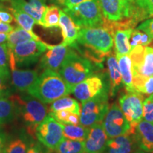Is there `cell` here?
<instances>
[{
	"mask_svg": "<svg viewBox=\"0 0 153 153\" xmlns=\"http://www.w3.org/2000/svg\"><path fill=\"white\" fill-rule=\"evenodd\" d=\"M75 43L84 48V57L102 68L105 58L112 52L114 36L104 26L81 28Z\"/></svg>",
	"mask_w": 153,
	"mask_h": 153,
	"instance_id": "6da1fadb",
	"label": "cell"
},
{
	"mask_svg": "<svg viewBox=\"0 0 153 153\" xmlns=\"http://www.w3.org/2000/svg\"><path fill=\"white\" fill-rule=\"evenodd\" d=\"M26 92L44 104H48L71 94L72 88L64 81L58 72L45 70Z\"/></svg>",
	"mask_w": 153,
	"mask_h": 153,
	"instance_id": "7a4b0ae2",
	"label": "cell"
},
{
	"mask_svg": "<svg viewBox=\"0 0 153 153\" xmlns=\"http://www.w3.org/2000/svg\"><path fill=\"white\" fill-rule=\"evenodd\" d=\"M10 97L16 108V118L22 122L30 136L36 138V128L49 113L47 106L29 94H14Z\"/></svg>",
	"mask_w": 153,
	"mask_h": 153,
	"instance_id": "3957f363",
	"label": "cell"
},
{
	"mask_svg": "<svg viewBox=\"0 0 153 153\" xmlns=\"http://www.w3.org/2000/svg\"><path fill=\"white\" fill-rule=\"evenodd\" d=\"M98 66L70 48L58 73L70 87L84 81L99 70Z\"/></svg>",
	"mask_w": 153,
	"mask_h": 153,
	"instance_id": "277c9868",
	"label": "cell"
},
{
	"mask_svg": "<svg viewBox=\"0 0 153 153\" xmlns=\"http://www.w3.org/2000/svg\"><path fill=\"white\" fill-rule=\"evenodd\" d=\"M63 10L81 28L103 26L106 21L99 0L87 1Z\"/></svg>",
	"mask_w": 153,
	"mask_h": 153,
	"instance_id": "5b68a950",
	"label": "cell"
},
{
	"mask_svg": "<svg viewBox=\"0 0 153 153\" xmlns=\"http://www.w3.org/2000/svg\"><path fill=\"white\" fill-rule=\"evenodd\" d=\"M109 91L99 94L85 102L82 103L80 124L90 128L96 123H102L108 108Z\"/></svg>",
	"mask_w": 153,
	"mask_h": 153,
	"instance_id": "8992f818",
	"label": "cell"
},
{
	"mask_svg": "<svg viewBox=\"0 0 153 153\" xmlns=\"http://www.w3.org/2000/svg\"><path fill=\"white\" fill-rule=\"evenodd\" d=\"M110 91L109 77L106 72L93 74L72 89V93L82 103L99 94Z\"/></svg>",
	"mask_w": 153,
	"mask_h": 153,
	"instance_id": "52a82bcc",
	"label": "cell"
},
{
	"mask_svg": "<svg viewBox=\"0 0 153 153\" xmlns=\"http://www.w3.org/2000/svg\"><path fill=\"white\" fill-rule=\"evenodd\" d=\"M143 95L133 91L122 94L118 99L119 106L130 124V129L126 133L135 134L136 126L143 118Z\"/></svg>",
	"mask_w": 153,
	"mask_h": 153,
	"instance_id": "ba28073f",
	"label": "cell"
},
{
	"mask_svg": "<svg viewBox=\"0 0 153 153\" xmlns=\"http://www.w3.org/2000/svg\"><path fill=\"white\" fill-rule=\"evenodd\" d=\"M51 45L43 41L36 40L24 42L16 45L12 49V52L17 67L24 68L33 65L40 60L43 53Z\"/></svg>",
	"mask_w": 153,
	"mask_h": 153,
	"instance_id": "9c48e42d",
	"label": "cell"
},
{
	"mask_svg": "<svg viewBox=\"0 0 153 153\" xmlns=\"http://www.w3.org/2000/svg\"><path fill=\"white\" fill-rule=\"evenodd\" d=\"M62 132V124L48 114L36 128L35 137L48 150H54L65 138Z\"/></svg>",
	"mask_w": 153,
	"mask_h": 153,
	"instance_id": "30bf717a",
	"label": "cell"
},
{
	"mask_svg": "<svg viewBox=\"0 0 153 153\" xmlns=\"http://www.w3.org/2000/svg\"><path fill=\"white\" fill-rule=\"evenodd\" d=\"M104 18L111 22H120L136 15L135 0H99Z\"/></svg>",
	"mask_w": 153,
	"mask_h": 153,
	"instance_id": "8fae6325",
	"label": "cell"
},
{
	"mask_svg": "<svg viewBox=\"0 0 153 153\" xmlns=\"http://www.w3.org/2000/svg\"><path fill=\"white\" fill-rule=\"evenodd\" d=\"M107 136L109 138L125 135L130 129V124L117 103L113 104L102 121Z\"/></svg>",
	"mask_w": 153,
	"mask_h": 153,
	"instance_id": "7c38bea8",
	"label": "cell"
},
{
	"mask_svg": "<svg viewBox=\"0 0 153 153\" xmlns=\"http://www.w3.org/2000/svg\"><path fill=\"white\" fill-rule=\"evenodd\" d=\"M9 64L11 70V85L19 92L24 93L35 82L39 73L38 70H19L17 68L12 50L9 48Z\"/></svg>",
	"mask_w": 153,
	"mask_h": 153,
	"instance_id": "4fadbf2b",
	"label": "cell"
},
{
	"mask_svg": "<svg viewBox=\"0 0 153 153\" xmlns=\"http://www.w3.org/2000/svg\"><path fill=\"white\" fill-rule=\"evenodd\" d=\"M70 49V47L62 43L59 45H52L40 58L38 68L58 72Z\"/></svg>",
	"mask_w": 153,
	"mask_h": 153,
	"instance_id": "5bb4252c",
	"label": "cell"
},
{
	"mask_svg": "<svg viewBox=\"0 0 153 153\" xmlns=\"http://www.w3.org/2000/svg\"><path fill=\"white\" fill-rule=\"evenodd\" d=\"M108 140L102 123L94 124L89 128V134L85 140V152L104 153Z\"/></svg>",
	"mask_w": 153,
	"mask_h": 153,
	"instance_id": "9a60e30c",
	"label": "cell"
},
{
	"mask_svg": "<svg viewBox=\"0 0 153 153\" xmlns=\"http://www.w3.org/2000/svg\"><path fill=\"white\" fill-rule=\"evenodd\" d=\"M138 148L135 134L126 133L108 140L104 153H133Z\"/></svg>",
	"mask_w": 153,
	"mask_h": 153,
	"instance_id": "2e32d148",
	"label": "cell"
},
{
	"mask_svg": "<svg viewBox=\"0 0 153 153\" xmlns=\"http://www.w3.org/2000/svg\"><path fill=\"white\" fill-rule=\"evenodd\" d=\"M11 6L18 7L30 15L36 24L41 26L43 14L48 6L46 0H10Z\"/></svg>",
	"mask_w": 153,
	"mask_h": 153,
	"instance_id": "e0dca14e",
	"label": "cell"
},
{
	"mask_svg": "<svg viewBox=\"0 0 153 153\" xmlns=\"http://www.w3.org/2000/svg\"><path fill=\"white\" fill-rule=\"evenodd\" d=\"M59 27L62 32V43L69 47H72L76 42L81 27L78 26L63 9H60V11Z\"/></svg>",
	"mask_w": 153,
	"mask_h": 153,
	"instance_id": "ac0fdd59",
	"label": "cell"
},
{
	"mask_svg": "<svg viewBox=\"0 0 153 153\" xmlns=\"http://www.w3.org/2000/svg\"><path fill=\"white\" fill-rule=\"evenodd\" d=\"M135 135L138 148L146 152H153V124L142 120L136 126Z\"/></svg>",
	"mask_w": 153,
	"mask_h": 153,
	"instance_id": "d6986e66",
	"label": "cell"
},
{
	"mask_svg": "<svg viewBox=\"0 0 153 153\" xmlns=\"http://www.w3.org/2000/svg\"><path fill=\"white\" fill-rule=\"evenodd\" d=\"M106 64L110 82L109 94L111 97H114L117 94L123 85L122 76L116 55H115L114 53L111 52L106 57Z\"/></svg>",
	"mask_w": 153,
	"mask_h": 153,
	"instance_id": "ffe728a7",
	"label": "cell"
},
{
	"mask_svg": "<svg viewBox=\"0 0 153 153\" xmlns=\"http://www.w3.org/2000/svg\"><path fill=\"white\" fill-rule=\"evenodd\" d=\"M33 138L26 131L19 132L8 137L4 153H27Z\"/></svg>",
	"mask_w": 153,
	"mask_h": 153,
	"instance_id": "44dd1931",
	"label": "cell"
},
{
	"mask_svg": "<svg viewBox=\"0 0 153 153\" xmlns=\"http://www.w3.org/2000/svg\"><path fill=\"white\" fill-rule=\"evenodd\" d=\"M117 60L122 76V83L126 91H135L133 87V74L131 59L129 55L118 56Z\"/></svg>",
	"mask_w": 153,
	"mask_h": 153,
	"instance_id": "7402d4cb",
	"label": "cell"
},
{
	"mask_svg": "<svg viewBox=\"0 0 153 153\" xmlns=\"http://www.w3.org/2000/svg\"><path fill=\"white\" fill-rule=\"evenodd\" d=\"M36 40L42 41L41 38L38 36L34 32H29L26 30L21 26H17L10 33H8L7 44L8 48L12 50L16 45L24 42Z\"/></svg>",
	"mask_w": 153,
	"mask_h": 153,
	"instance_id": "603a6c76",
	"label": "cell"
},
{
	"mask_svg": "<svg viewBox=\"0 0 153 153\" xmlns=\"http://www.w3.org/2000/svg\"><path fill=\"white\" fill-rule=\"evenodd\" d=\"M11 94H0V126L11 123L16 118V108Z\"/></svg>",
	"mask_w": 153,
	"mask_h": 153,
	"instance_id": "cb8c5ba5",
	"label": "cell"
},
{
	"mask_svg": "<svg viewBox=\"0 0 153 153\" xmlns=\"http://www.w3.org/2000/svg\"><path fill=\"white\" fill-rule=\"evenodd\" d=\"M60 110H66L75 114H81V106L76 99L69 97H64L60 98L53 103H51L49 108V112L56 111Z\"/></svg>",
	"mask_w": 153,
	"mask_h": 153,
	"instance_id": "d4e9b609",
	"label": "cell"
},
{
	"mask_svg": "<svg viewBox=\"0 0 153 153\" xmlns=\"http://www.w3.org/2000/svg\"><path fill=\"white\" fill-rule=\"evenodd\" d=\"M62 124L63 136L65 138L73 140L85 141L89 132V128L80 125Z\"/></svg>",
	"mask_w": 153,
	"mask_h": 153,
	"instance_id": "484cf974",
	"label": "cell"
},
{
	"mask_svg": "<svg viewBox=\"0 0 153 153\" xmlns=\"http://www.w3.org/2000/svg\"><path fill=\"white\" fill-rule=\"evenodd\" d=\"M9 9L19 26L29 32H33V28L34 25L37 24L30 15L26 14L18 7L11 6V7H9Z\"/></svg>",
	"mask_w": 153,
	"mask_h": 153,
	"instance_id": "4316f807",
	"label": "cell"
},
{
	"mask_svg": "<svg viewBox=\"0 0 153 153\" xmlns=\"http://www.w3.org/2000/svg\"><path fill=\"white\" fill-rule=\"evenodd\" d=\"M54 151L55 153H85V141L64 138Z\"/></svg>",
	"mask_w": 153,
	"mask_h": 153,
	"instance_id": "83f0119b",
	"label": "cell"
},
{
	"mask_svg": "<svg viewBox=\"0 0 153 153\" xmlns=\"http://www.w3.org/2000/svg\"><path fill=\"white\" fill-rule=\"evenodd\" d=\"M60 9L56 5L48 6L43 14L41 26L46 28L59 27Z\"/></svg>",
	"mask_w": 153,
	"mask_h": 153,
	"instance_id": "f1b7e54d",
	"label": "cell"
},
{
	"mask_svg": "<svg viewBox=\"0 0 153 153\" xmlns=\"http://www.w3.org/2000/svg\"><path fill=\"white\" fill-rule=\"evenodd\" d=\"M153 76V48L147 46L145 49L144 60L137 74H133L135 76H143L148 78Z\"/></svg>",
	"mask_w": 153,
	"mask_h": 153,
	"instance_id": "f546056e",
	"label": "cell"
},
{
	"mask_svg": "<svg viewBox=\"0 0 153 153\" xmlns=\"http://www.w3.org/2000/svg\"><path fill=\"white\" fill-rule=\"evenodd\" d=\"M48 114L60 123L71 124V125H79L80 124L79 115L69 111H56L49 112Z\"/></svg>",
	"mask_w": 153,
	"mask_h": 153,
	"instance_id": "4dcf8cb0",
	"label": "cell"
},
{
	"mask_svg": "<svg viewBox=\"0 0 153 153\" xmlns=\"http://www.w3.org/2000/svg\"><path fill=\"white\" fill-rule=\"evenodd\" d=\"M137 6L136 16L138 20L153 16V0H135Z\"/></svg>",
	"mask_w": 153,
	"mask_h": 153,
	"instance_id": "1f68e13d",
	"label": "cell"
},
{
	"mask_svg": "<svg viewBox=\"0 0 153 153\" xmlns=\"http://www.w3.org/2000/svg\"><path fill=\"white\" fill-rule=\"evenodd\" d=\"M152 40L149 37L148 35L144 32L141 31L138 29H135L132 32L131 38H130V45L131 49L135 48L137 45H143V46H148L150 45Z\"/></svg>",
	"mask_w": 153,
	"mask_h": 153,
	"instance_id": "d6a6232c",
	"label": "cell"
},
{
	"mask_svg": "<svg viewBox=\"0 0 153 153\" xmlns=\"http://www.w3.org/2000/svg\"><path fill=\"white\" fill-rule=\"evenodd\" d=\"M11 85L9 70L0 69V94H10L9 88Z\"/></svg>",
	"mask_w": 153,
	"mask_h": 153,
	"instance_id": "836d02e7",
	"label": "cell"
},
{
	"mask_svg": "<svg viewBox=\"0 0 153 153\" xmlns=\"http://www.w3.org/2000/svg\"><path fill=\"white\" fill-rule=\"evenodd\" d=\"M143 118L153 124V94L143 101Z\"/></svg>",
	"mask_w": 153,
	"mask_h": 153,
	"instance_id": "e575fe53",
	"label": "cell"
},
{
	"mask_svg": "<svg viewBox=\"0 0 153 153\" xmlns=\"http://www.w3.org/2000/svg\"><path fill=\"white\" fill-rule=\"evenodd\" d=\"M9 48L7 44H0V69L9 70Z\"/></svg>",
	"mask_w": 153,
	"mask_h": 153,
	"instance_id": "d590c367",
	"label": "cell"
},
{
	"mask_svg": "<svg viewBox=\"0 0 153 153\" xmlns=\"http://www.w3.org/2000/svg\"><path fill=\"white\" fill-rule=\"evenodd\" d=\"M137 29L144 32L149 36L151 39L153 40V19L145 21L137 26Z\"/></svg>",
	"mask_w": 153,
	"mask_h": 153,
	"instance_id": "8d00e7d4",
	"label": "cell"
},
{
	"mask_svg": "<svg viewBox=\"0 0 153 153\" xmlns=\"http://www.w3.org/2000/svg\"><path fill=\"white\" fill-rule=\"evenodd\" d=\"M35 139L36 138H33L30 141L27 153H46L47 151L44 148L45 146L42 145L39 141L36 140Z\"/></svg>",
	"mask_w": 153,
	"mask_h": 153,
	"instance_id": "74e56055",
	"label": "cell"
},
{
	"mask_svg": "<svg viewBox=\"0 0 153 153\" xmlns=\"http://www.w3.org/2000/svg\"><path fill=\"white\" fill-rule=\"evenodd\" d=\"M14 16L9 8L5 9L2 7H0V22L11 24L14 22Z\"/></svg>",
	"mask_w": 153,
	"mask_h": 153,
	"instance_id": "f35d334b",
	"label": "cell"
},
{
	"mask_svg": "<svg viewBox=\"0 0 153 153\" xmlns=\"http://www.w3.org/2000/svg\"><path fill=\"white\" fill-rule=\"evenodd\" d=\"M140 94L145 95H151L153 94V76H150L145 82L142 89L140 90Z\"/></svg>",
	"mask_w": 153,
	"mask_h": 153,
	"instance_id": "ab89813d",
	"label": "cell"
},
{
	"mask_svg": "<svg viewBox=\"0 0 153 153\" xmlns=\"http://www.w3.org/2000/svg\"><path fill=\"white\" fill-rule=\"evenodd\" d=\"M14 26L10 24L0 22V33H9L14 29Z\"/></svg>",
	"mask_w": 153,
	"mask_h": 153,
	"instance_id": "60d3db41",
	"label": "cell"
},
{
	"mask_svg": "<svg viewBox=\"0 0 153 153\" xmlns=\"http://www.w3.org/2000/svg\"><path fill=\"white\" fill-rule=\"evenodd\" d=\"M7 137L4 131L0 130V153L4 152V149L7 143Z\"/></svg>",
	"mask_w": 153,
	"mask_h": 153,
	"instance_id": "b9f144b4",
	"label": "cell"
},
{
	"mask_svg": "<svg viewBox=\"0 0 153 153\" xmlns=\"http://www.w3.org/2000/svg\"><path fill=\"white\" fill-rule=\"evenodd\" d=\"M87 1H90V0H66L65 3V8H72L74 6L79 4L80 3L85 2Z\"/></svg>",
	"mask_w": 153,
	"mask_h": 153,
	"instance_id": "7bdbcfd3",
	"label": "cell"
},
{
	"mask_svg": "<svg viewBox=\"0 0 153 153\" xmlns=\"http://www.w3.org/2000/svg\"><path fill=\"white\" fill-rule=\"evenodd\" d=\"M8 38V33H0V44L4 43L7 41Z\"/></svg>",
	"mask_w": 153,
	"mask_h": 153,
	"instance_id": "ee69618b",
	"label": "cell"
},
{
	"mask_svg": "<svg viewBox=\"0 0 153 153\" xmlns=\"http://www.w3.org/2000/svg\"><path fill=\"white\" fill-rule=\"evenodd\" d=\"M53 1H55V3H57L58 4L64 6L65 3V1H66V0H53Z\"/></svg>",
	"mask_w": 153,
	"mask_h": 153,
	"instance_id": "f6af8a7d",
	"label": "cell"
},
{
	"mask_svg": "<svg viewBox=\"0 0 153 153\" xmlns=\"http://www.w3.org/2000/svg\"><path fill=\"white\" fill-rule=\"evenodd\" d=\"M9 1H10V0H0V7H1L4 3L9 2Z\"/></svg>",
	"mask_w": 153,
	"mask_h": 153,
	"instance_id": "bcb514c9",
	"label": "cell"
},
{
	"mask_svg": "<svg viewBox=\"0 0 153 153\" xmlns=\"http://www.w3.org/2000/svg\"><path fill=\"white\" fill-rule=\"evenodd\" d=\"M133 153H148V152H145V151H143V150H139L135 151V152H134Z\"/></svg>",
	"mask_w": 153,
	"mask_h": 153,
	"instance_id": "7dc6e473",
	"label": "cell"
},
{
	"mask_svg": "<svg viewBox=\"0 0 153 153\" xmlns=\"http://www.w3.org/2000/svg\"><path fill=\"white\" fill-rule=\"evenodd\" d=\"M46 153H53V152H50V151H47Z\"/></svg>",
	"mask_w": 153,
	"mask_h": 153,
	"instance_id": "c3c4849f",
	"label": "cell"
}]
</instances>
